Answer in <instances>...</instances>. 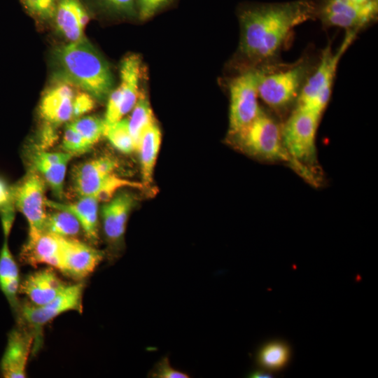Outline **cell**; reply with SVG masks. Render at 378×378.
Returning a JSON list of instances; mask_svg holds the SVG:
<instances>
[{
  "label": "cell",
  "instance_id": "1",
  "mask_svg": "<svg viewBox=\"0 0 378 378\" xmlns=\"http://www.w3.org/2000/svg\"><path fill=\"white\" fill-rule=\"evenodd\" d=\"M318 1L295 0L248 6L239 15L240 53L255 66H272L294 27L316 18Z\"/></svg>",
  "mask_w": 378,
  "mask_h": 378
},
{
  "label": "cell",
  "instance_id": "2",
  "mask_svg": "<svg viewBox=\"0 0 378 378\" xmlns=\"http://www.w3.org/2000/svg\"><path fill=\"white\" fill-rule=\"evenodd\" d=\"M55 56L64 82L78 86L99 100L108 97L113 85L110 68L85 38L58 48Z\"/></svg>",
  "mask_w": 378,
  "mask_h": 378
},
{
  "label": "cell",
  "instance_id": "3",
  "mask_svg": "<svg viewBox=\"0 0 378 378\" xmlns=\"http://www.w3.org/2000/svg\"><path fill=\"white\" fill-rule=\"evenodd\" d=\"M322 114L296 105L281 126L284 146L298 166L300 175L316 183L313 167L316 163V134Z\"/></svg>",
  "mask_w": 378,
  "mask_h": 378
},
{
  "label": "cell",
  "instance_id": "4",
  "mask_svg": "<svg viewBox=\"0 0 378 378\" xmlns=\"http://www.w3.org/2000/svg\"><path fill=\"white\" fill-rule=\"evenodd\" d=\"M230 138L246 153L264 160L284 162L300 174L284 146L281 127L262 110L251 123Z\"/></svg>",
  "mask_w": 378,
  "mask_h": 378
},
{
  "label": "cell",
  "instance_id": "5",
  "mask_svg": "<svg viewBox=\"0 0 378 378\" xmlns=\"http://www.w3.org/2000/svg\"><path fill=\"white\" fill-rule=\"evenodd\" d=\"M310 62L302 59L285 68L262 67L258 92L267 106L282 110L297 102L300 91L313 70Z\"/></svg>",
  "mask_w": 378,
  "mask_h": 378
},
{
  "label": "cell",
  "instance_id": "6",
  "mask_svg": "<svg viewBox=\"0 0 378 378\" xmlns=\"http://www.w3.org/2000/svg\"><path fill=\"white\" fill-rule=\"evenodd\" d=\"M116 162L109 157H100L76 166L72 172L75 192L80 197H92L106 202L122 188H143L141 183L119 177L115 174Z\"/></svg>",
  "mask_w": 378,
  "mask_h": 378
},
{
  "label": "cell",
  "instance_id": "7",
  "mask_svg": "<svg viewBox=\"0 0 378 378\" xmlns=\"http://www.w3.org/2000/svg\"><path fill=\"white\" fill-rule=\"evenodd\" d=\"M357 34L356 31H346L342 43L335 52H332L330 46L323 50L318 64L309 74L300 91L296 105L323 113L330 97L340 59Z\"/></svg>",
  "mask_w": 378,
  "mask_h": 378
},
{
  "label": "cell",
  "instance_id": "8",
  "mask_svg": "<svg viewBox=\"0 0 378 378\" xmlns=\"http://www.w3.org/2000/svg\"><path fill=\"white\" fill-rule=\"evenodd\" d=\"M262 68H251L234 78L229 85V136L234 135L260 113L258 84Z\"/></svg>",
  "mask_w": 378,
  "mask_h": 378
},
{
  "label": "cell",
  "instance_id": "9",
  "mask_svg": "<svg viewBox=\"0 0 378 378\" xmlns=\"http://www.w3.org/2000/svg\"><path fill=\"white\" fill-rule=\"evenodd\" d=\"M84 286L81 281L66 285L53 300L41 306L31 303L23 305L22 316L34 335V344L43 326L52 319L69 311L82 312Z\"/></svg>",
  "mask_w": 378,
  "mask_h": 378
},
{
  "label": "cell",
  "instance_id": "10",
  "mask_svg": "<svg viewBox=\"0 0 378 378\" xmlns=\"http://www.w3.org/2000/svg\"><path fill=\"white\" fill-rule=\"evenodd\" d=\"M378 1L358 4L349 0L318 1L316 18L325 27H337L346 31H358L374 21Z\"/></svg>",
  "mask_w": 378,
  "mask_h": 378
},
{
  "label": "cell",
  "instance_id": "11",
  "mask_svg": "<svg viewBox=\"0 0 378 378\" xmlns=\"http://www.w3.org/2000/svg\"><path fill=\"white\" fill-rule=\"evenodd\" d=\"M45 181L35 170L13 188L15 207L26 218L31 230L43 231L47 216Z\"/></svg>",
  "mask_w": 378,
  "mask_h": 378
},
{
  "label": "cell",
  "instance_id": "12",
  "mask_svg": "<svg viewBox=\"0 0 378 378\" xmlns=\"http://www.w3.org/2000/svg\"><path fill=\"white\" fill-rule=\"evenodd\" d=\"M59 270L75 280L90 275L104 258V253L76 238L62 237Z\"/></svg>",
  "mask_w": 378,
  "mask_h": 378
},
{
  "label": "cell",
  "instance_id": "13",
  "mask_svg": "<svg viewBox=\"0 0 378 378\" xmlns=\"http://www.w3.org/2000/svg\"><path fill=\"white\" fill-rule=\"evenodd\" d=\"M34 342L35 337L31 330L18 328L10 331L0 363L4 377H26L27 365Z\"/></svg>",
  "mask_w": 378,
  "mask_h": 378
},
{
  "label": "cell",
  "instance_id": "14",
  "mask_svg": "<svg viewBox=\"0 0 378 378\" xmlns=\"http://www.w3.org/2000/svg\"><path fill=\"white\" fill-rule=\"evenodd\" d=\"M21 257L26 263L32 266L45 264L59 270L60 237L46 231L29 229L28 239L21 251Z\"/></svg>",
  "mask_w": 378,
  "mask_h": 378
},
{
  "label": "cell",
  "instance_id": "15",
  "mask_svg": "<svg viewBox=\"0 0 378 378\" xmlns=\"http://www.w3.org/2000/svg\"><path fill=\"white\" fill-rule=\"evenodd\" d=\"M134 201L132 194L122 192L115 194L102 207L103 231L110 244H118L122 241Z\"/></svg>",
  "mask_w": 378,
  "mask_h": 378
},
{
  "label": "cell",
  "instance_id": "16",
  "mask_svg": "<svg viewBox=\"0 0 378 378\" xmlns=\"http://www.w3.org/2000/svg\"><path fill=\"white\" fill-rule=\"evenodd\" d=\"M74 91L68 83H61L43 97L39 111L46 125L59 126L73 117Z\"/></svg>",
  "mask_w": 378,
  "mask_h": 378
},
{
  "label": "cell",
  "instance_id": "17",
  "mask_svg": "<svg viewBox=\"0 0 378 378\" xmlns=\"http://www.w3.org/2000/svg\"><path fill=\"white\" fill-rule=\"evenodd\" d=\"M66 285L50 267L27 275L20 285V291L30 303L41 306L53 300Z\"/></svg>",
  "mask_w": 378,
  "mask_h": 378
},
{
  "label": "cell",
  "instance_id": "18",
  "mask_svg": "<svg viewBox=\"0 0 378 378\" xmlns=\"http://www.w3.org/2000/svg\"><path fill=\"white\" fill-rule=\"evenodd\" d=\"M73 155L66 152H49L41 150L33 157L34 170L36 171L54 193L61 197L69 162Z\"/></svg>",
  "mask_w": 378,
  "mask_h": 378
},
{
  "label": "cell",
  "instance_id": "19",
  "mask_svg": "<svg viewBox=\"0 0 378 378\" xmlns=\"http://www.w3.org/2000/svg\"><path fill=\"white\" fill-rule=\"evenodd\" d=\"M98 203L99 201L92 197H80L78 201L71 203L46 200L47 206L72 214L92 244H96L99 241Z\"/></svg>",
  "mask_w": 378,
  "mask_h": 378
},
{
  "label": "cell",
  "instance_id": "20",
  "mask_svg": "<svg viewBox=\"0 0 378 378\" xmlns=\"http://www.w3.org/2000/svg\"><path fill=\"white\" fill-rule=\"evenodd\" d=\"M57 29L71 42L83 39L89 16L78 0H59L55 11Z\"/></svg>",
  "mask_w": 378,
  "mask_h": 378
},
{
  "label": "cell",
  "instance_id": "21",
  "mask_svg": "<svg viewBox=\"0 0 378 378\" xmlns=\"http://www.w3.org/2000/svg\"><path fill=\"white\" fill-rule=\"evenodd\" d=\"M141 59L136 54L125 57L120 64V83L118 87L122 99V117L132 110L139 98Z\"/></svg>",
  "mask_w": 378,
  "mask_h": 378
},
{
  "label": "cell",
  "instance_id": "22",
  "mask_svg": "<svg viewBox=\"0 0 378 378\" xmlns=\"http://www.w3.org/2000/svg\"><path fill=\"white\" fill-rule=\"evenodd\" d=\"M161 132L156 122L142 134L136 151L139 155L141 174L144 186L153 182V172L161 146Z\"/></svg>",
  "mask_w": 378,
  "mask_h": 378
},
{
  "label": "cell",
  "instance_id": "23",
  "mask_svg": "<svg viewBox=\"0 0 378 378\" xmlns=\"http://www.w3.org/2000/svg\"><path fill=\"white\" fill-rule=\"evenodd\" d=\"M54 210L47 214L43 231L62 237L75 238L82 230L77 218L66 211Z\"/></svg>",
  "mask_w": 378,
  "mask_h": 378
},
{
  "label": "cell",
  "instance_id": "24",
  "mask_svg": "<svg viewBox=\"0 0 378 378\" xmlns=\"http://www.w3.org/2000/svg\"><path fill=\"white\" fill-rule=\"evenodd\" d=\"M156 122L150 103L144 94L139 96L132 108L131 116L128 118L130 131L136 145V151L144 132L153 123Z\"/></svg>",
  "mask_w": 378,
  "mask_h": 378
},
{
  "label": "cell",
  "instance_id": "25",
  "mask_svg": "<svg viewBox=\"0 0 378 378\" xmlns=\"http://www.w3.org/2000/svg\"><path fill=\"white\" fill-rule=\"evenodd\" d=\"M104 136L119 151L131 153L136 151V145L129 128L128 118H122L105 127Z\"/></svg>",
  "mask_w": 378,
  "mask_h": 378
},
{
  "label": "cell",
  "instance_id": "26",
  "mask_svg": "<svg viewBox=\"0 0 378 378\" xmlns=\"http://www.w3.org/2000/svg\"><path fill=\"white\" fill-rule=\"evenodd\" d=\"M69 125L92 146L104 136L106 127L104 119L96 116L82 117Z\"/></svg>",
  "mask_w": 378,
  "mask_h": 378
},
{
  "label": "cell",
  "instance_id": "27",
  "mask_svg": "<svg viewBox=\"0 0 378 378\" xmlns=\"http://www.w3.org/2000/svg\"><path fill=\"white\" fill-rule=\"evenodd\" d=\"M288 347L279 342L271 343L265 346L258 355L260 364L271 370L281 368L288 358Z\"/></svg>",
  "mask_w": 378,
  "mask_h": 378
},
{
  "label": "cell",
  "instance_id": "28",
  "mask_svg": "<svg viewBox=\"0 0 378 378\" xmlns=\"http://www.w3.org/2000/svg\"><path fill=\"white\" fill-rule=\"evenodd\" d=\"M92 147V146L69 124L66 126L62 139L64 152L73 156L78 155L87 153Z\"/></svg>",
  "mask_w": 378,
  "mask_h": 378
},
{
  "label": "cell",
  "instance_id": "29",
  "mask_svg": "<svg viewBox=\"0 0 378 378\" xmlns=\"http://www.w3.org/2000/svg\"><path fill=\"white\" fill-rule=\"evenodd\" d=\"M18 278V265L9 248L8 239L4 238V242L0 251V284Z\"/></svg>",
  "mask_w": 378,
  "mask_h": 378
},
{
  "label": "cell",
  "instance_id": "30",
  "mask_svg": "<svg viewBox=\"0 0 378 378\" xmlns=\"http://www.w3.org/2000/svg\"><path fill=\"white\" fill-rule=\"evenodd\" d=\"M149 376L154 378H188L190 376L182 371L174 368L167 357L158 362L150 371Z\"/></svg>",
  "mask_w": 378,
  "mask_h": 378
},
{
  "label": "cell",
  "instance_id": "31",
  "mask_svg": "<svg viewBox=\"0 0 378 378\" xmlns=\"http://www.w3.org/2000/svg\"><path fill=\"white\" fill-rule=\"evenodd\" d=\"M25 7L41 18H49L55 14L56 0H22Z\"/></svg>",
  "mask_w": 378,
  "mask_h": 378
},
{
  "label": "cell",
  "instance_id": "32",
  "mask_svg": "<svg viewBox=\"0 0 378 378\" xmlns=\"http://www.w3.org/2000/svg\"><path fill=\"white\" fill-rule=\"evenodd\" d=\"M170 0H136L139 15L141 20H147L153 16Z\"/></svg>",
  "mask_w": 378,
  "mask_h": 378
},
{
  "label": "cell",
  "instance_id": "33",
  "mask_svg": "<svg viewBox=\"0 0 378 378\" xmlns=\"http://www.w3.org/2000/svg\"><path fill=\"white\" fill-rule=\"evenodd\" d=\"M94 107L92 97L87 92L78 94L73 101V117H79Z\"/></svg>",
  "mask_w": 378,
  "mask_h": 378
},
{
  "label": "cell",
  "instance_id": "34",
  "mask_svg": "<svg viewBox=\"0 0 378 378\" xmlns=\"http://www.w3.org/2000/svg\"><path fill=\"white\" fill-rule=\"evenodd\" d=\"M20 278L9 280L0 284V288L9 303L15 307L18 304V293L20 291Z\"/></svg>",
  "mask_w": 378,
  "mask_h": 378
},
{
  "label": "cell",
  "instance_id": "35",
  "mask_svg": "<svg viewBox=\"0 0 378 378\" xmlns=\"http://www.w3.org/2000/svg\"><path fill=\"white\" fill-rule=\"evenodd\" d=\"M13 204V188L0 177V211Z\"/></svg>",
  "mask_w": 378,
  "mask_h": 378
},
{
  "label": "cell",
  "instance_id": "36",
  "mask_svg": "<svg viewBox=\"0 0 378 378\" xmlns=\"http://www.w3.org/2000/svg\"><path fill=\"white\" fill-rule=\"evenodd\" d=\"M115 9L132 14L134 12L136 0H104Z\"/></svg>",
  "mask_w": 378,
  "mask_h": 378
},
{
  "label": "cell",
  "instance_id": "37",
  "mask_svg": "<svg viewBox=\"0 0 378 378\" xmlns=\"http://www.w3.org/2000/svg\"><path fill=\"white\" fill-rule=\"evenodd\" d=\"M349 1L358 4H367L372 2L378 1L377 0H349Z\"/></svg>",
  "mask_w": 378,
  "mask_h": 378
}]
</instances>
